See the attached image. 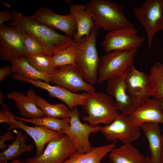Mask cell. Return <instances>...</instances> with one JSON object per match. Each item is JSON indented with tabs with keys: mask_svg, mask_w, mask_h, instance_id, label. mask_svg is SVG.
Instances as JSON below:
<instances>
[{
	"mask_svg": "<svg viewBox=\"0 0 163 163\" xmlns=\"http://www.w3.org/2000/svg\"><path fill=\"white\" fill-rule=\"evenodd\" d=\"M21 163H34L33 159L31 158H27L24 161H21Z\"/></svg>",
	"mask_w": 163,
	"mask_h": 163,
	"instance_id": "36",
	"label": "cell"
},
{
	"mask_svg": "<svg viewBox=\"0 0 163 163\" xmlns=\"http://www.w3.org/2000/svg\"><path fill=\"white\" fill-rule=\"evenodd\" d=\"M80 115L77 106L71 111L69 117V125L64 131L75 144L77 151L80 154H84L91 151L93 148L89 138L92 133L100 131L101 126H92L87 123H82L80 120Z\"/></svg>",
	"mask_w": 163,
	"mask_h": 163,
	"instance_id": "8",
	"label": "cell"
},
{
	"mask_svg": "<svg viewBox=\"0 0 163 163\" xmlns=\"http://www.w3.org/2000/svg\"><path fill=\"white\" fill-rule=\"evenodd\" d=\"M11 13L13 19L8 25L30 35L44 47L50 57L75 43L72 38L59 34L30 16L22 15L14 9Z\"/></svg>",
	"mask_w": 163,
	"mask_h": 163,
	"instance_id": "1",
	"label": "cell"
},
{
	"mask_svg": "<svg viewBox=\"0 0 163 163\" xmlns=\"http://www.w3.org/2000/svg\"><path fill=\"white\" fill-rule=\"evenodd\" d=\"M11 63L13 73L21 75L32 80H41L48 83L50 82V75L37 70L28 62L26 57H17Z\"/></svg>",
	"mask_w": 163,
	"mask_h": 163,
	"instance_id": "26",
	"label": "cell"
},
{
	"mask_svg": "<svg viewBox=\"0 0 163 163\" xmlns=\"http://www.w3.org/2000/svg\"><path fill=\"white\" fill-rule=\"evenodd\" d=\"M145 158L132 143L116 147L109 155L110 160L112 163H143Z\"/></svg>",
	"mask_w": 163,
	"mask_h": 163,
	"instance_id": "24",
	"label": "cell"
},
{
	"mask_svg": "<svg viewBox=\"0 0 163 163\" xmlns=\"http://www.w3.org/2000/svg\"><path fill=\"white\" fill-rule=\"evenodd\" d=\"M137 30L134 27H128L108 32L105 35L101 45L107 53L114 51H130L140 46L145 38L137 36Z\"/></svg>",
	"mask_w": 163,
	"mask_h": 163,
	"instance_id": "9",
	"label": "cell"
},
{
	"mask_svg": "<svg viewBox=\"0 0 163 163\" xmlns=\"http://www.w3.org/2000/svg\"><path fill=\"white\" fill-rule=\"evenodd\" d=\"M21 161L18 160H14L10 163H8L7 162L3 163H21Z\"/></svg>",
	"mask_w": 163,
	"mask_h": 163,
	"instance_id": "39",
	"label": "cell"
},
{
	"mask_svg": "<svg viewBox=\"0 0 163 163\" xmlns=\"http://www.w3.org/2000/svg\"><path fill=\"white\" fill-rule=\"evenodd\" d=\"M14 116L10 110L5 111L0 115V123H6L9 125L8 131L15 129H20L31 137L34 141L36 148L35 157H37L42 154L45 145L48 142L60 138L64 135L43 126H28L22 121L15 120Z\"/></svg>",
	"mask_w": 163,
	"mask_h": 163,
	"instance_id": "6",
	"label": "cell"
},
{
	"mask_svg": "<svg viewBox=\"0 0 163 163\" xmlns=\"http://www.w3.org/2000/svg\"><path fill=\"white\" fill-rule=\"evenodd\" d=\"M117 141L104 145L94 147L90 152L80 154L73 153L62 163H101L102 159L116 147Z\"/></svg>",
	"mask_w": 163,
	"mask_h": 163,
	"instance_id": "22",
	"label": "cell"
},
{
	"mask_svg": "<svg viewBox=\"0 0 163 163\" xmlns=\"http://www.w3.org/2000/svg\"><path fill=\"white\" fill-rule=\"evenodd\" d=\"M34 19L53 28L60 30L68 37H73L76 32L74 18L70 13L66 15L57 14L48 8L41 7L30 16Z\"/></svg>",
	"mask_w": 163,
	"mask_h": 163,
	"instance_id": "15",
	"label": "cell"
},
{
	"mask_svg": "<svg viewBox=\"0 0 163 163\" xmlns=\"http://www.w3.org/2000/svg\"><path fill=\"white\" fill-rule=\"evenodd\" d=\"M98 31L94 26L89 35L76 42L78 45L76 65L85 80L93 86L97 82L100 61L96 45Z\"/></svg>",
	"mask_w": 163,
	"mask_h": 163,
	"instance_id": "4",
	"label": "cell"
},
{
	"mask_svg": "<svg viewBox=\"0 0 163 163\" xmlns=\"http://www.w3.org/2000/svg\"><path fill=\"white\" fill-rule=\"evenodd\" d=\"M69 7V13L73 16L76 27V32L73 39L77 42L83 37L89 35L95 25L92 16L86 9L85 5L70 4Z\"/></svg>",
	"mask_w": 163,
	"mask_h": 163,
	"instance_id": "19",
	"label": "cell"
},
{
	"mask_svg": "<svg viewBox=\"0 0 163 163\" xmlns=\"http://www.w3.org/2000/svg\"><path fill=\"white\" fill-rule=\"evenodd\" d=\"M128 117L133 124L139 126L149 122L163 123V111L160 101L154 97L136 108Z\"/></svg>",
	"mask_w": 163,
	"mask_h": 163,
	"instance_id": "17",
	"label": "cell"
},
{
	"mask_svg": "<svg viewBox=\"0 0 163 163\" xmlns=\"http://www.w3.org/2000/svg\"><path fill=\"white\" fill-rule=\"evenodd\" d=\"M13 131L16 135V139L0 153V163L17 158L22 153L31 151L33 149L32 144H26L27 139V135L20 130L14 129Z\"/></svg>",
	"mask_w": 163,
	"mask_h": 163,
	"instance_id": "25",
	"label": "cell"
},
{
	"mask_svg": "<svg viewBox=\"0 0 163 163\" xmlns=\"http://www.w3.org/2000/svg\"><path fill=\"white\" fill-rule=\"evenodd\" d=\"M14 29L19 33L21 39L27 56L43 54L49 56L44 47L30 35L23 31Z\"/></svg>",
	"mask_w": 163,
	"mask_h": 163,
	"instance_id": "31",
	"label": "cell"
},
{
	"mask_svg": "<svg viewBox=\"0 0 163 163\" xmlns=\"http://www.w3.org/2000/svg\"><path fill=\"white\" fill-rule=\"evenodd\" d=\"M126 90L134 102L135 108L152 96V86L149 75L136 69L133 65L125 73Z\"/></svg>",
	"mask_w": 163,
	"mask_h": 163,
	"instance_id": "11",
	"label": "cell"
},
{
	"mask_svg": "<svg viewBox=\"0 0 163 163\" xmlns=\"http://www.w3.org/2000/svg\"><path fill=\"white\" fill-rule=\"evenodd\" d=\"M13 19L11 13L8 10H4L0 12V25L3 24L5 22H11Z\"/></svg>",
	"mask_w": 163,
	"mask_h": 163,
	"instance_id": "33",
	"label": "cell"
},
{
	"mask_svg": "<svg viewBox=\"0 0 163 163\" xmlns=\"http://www.w3.org/2000/svg\"><path fill=\"white\" fill-rule=\"evenodd\" d=\"M38 86L47 91L52 97L58 98L64 102L71 111L75 107L82 106L89 94L86 92L75 93L61 86H52L43 81L39 83Z\"/></svg>",
	"mask_w": 163,
	"mask_h": 163,
	"instance_id": "18",
	"label": "cell"
},
{
	"mask_svg": "<svg viewBox=\"0 0 163 163\" xmlns=\"http://www.w3.org/2000/svg\"><path fill=\"white\" fill-rule=\"evenodd\" d=\"M141 129L132 123L128 115L120 113L111 123L101 126L100 131L107 140H119L125 144L138 139L141 136Z\"/></svg>",
	"mask_w": 163,
	"mask_h": 163,
	"instance_id": "10",
	"label": "cell"
},
{
	"mask_svg": "<svg viewBox=\"0 0 163 163\" xmlns=\"http://www.w3.org/2000/svg\"><path fill=\"white\" fill-rule=\"evenodd\" d=\"M3 3V4H4L6 6L8 7H10V5H9V4H6V3H5L4 2Z\"/></svg>",
	"mask_w": 163,
	"mask_h": 163,
	"instance_id": "41",
	"label": "cell"
},
{
	"mask_svg": "<svg viewBox=\"0 0 163 163\" xmlns=\"http://www.w3.org/2000/svg\"><path fill=\"white\" fill-rule=\"evenodd\" d=\"M143 163H151L150 157L149 156H145L144 161Z\"/></svg>",
	"mask_w": 163,
	"mask_h": 163,
	"instance_id": "37",
	"label": "cell"
},
{
	"mask_svg": "<svg viewBox=\"0 0 163 163\" xmlns=\"http://www.w3.org/2000/svg\"><path fill=\"white\" fill-rule=\"evenodd\" d=\"M51 57L43 54L26 57L28 62L37 70L48 75L53 74L57 69L52 64Z\"/></svg>",
	"mask_w": 163,
	"mask_h": 163,
	"instance_id": "30",
	"label": "cell"
},
{
	"mask_svg": "<svg viewBox=\"0 0 163 163\" xmlns=\"http://www.w3.org/2000/svg\"><path fill=\"white\" fill-rule=\"evenodd\" d=\"M26 50L18 32L3 24L0 25V58L12 62L16 58L27 57Z\"/></svg>",
	"mask_w": 163,
	"mask_h": 163,
	"instance_id": "13",
	"label": "cell"
},
{
	"mask_svg": "<svg viewBox=\"0 0 163 163\" xmlns=\"http://www.w3.org/2000/svg\"><path fill=\"white\" fill-rule=\"evenodd\" d=\"M125 73L107 81V91L108 94L114 98L117 108L120 113L128 116L135 107L134 101L126 91Z\"/></svg>",
	"mask_w": 163,
	"mask_h": 163,
	"instance_id": "16",
	"label": "cell"
},
{
	"mask_svg": "<svg viewBox=\"0 0 163 163\" xmlns=\"http://www.w3.org/2000/svg\"><path fill=\"white\" fill-rule=\"evenodd\" d=\"M50 82L75 93L80 91L91 94L96 91L95 88L84 79L76 66L68 65L58 68L50 75Z\"/></svg>",
	"mask_w": 163,
	"mask_h": 163,
	"instance_id": "12",
	"label": "cell"
},
{
	"mask_svg": "<svg viewBox=\"0 0 163 163\" xmlns=\"http://www.w3.org/2000/svg\"><path fill=\"white\" fill-rule=\"evenodd\" d=\"M76 151V147L72 140L64 134L60 138L48 142L40 155L32 158L34 163H62Z\"/></svg>",
	"mask_w": 163,
	"mask_h": 163,
	"instance_id": "14",
	"label": "cell"
},
{
	"mask_svg": "<svg viewBox=\"0 0 163 163\" xmlns=\"http://www.w3.org/2000/svg\"><path fill=\"white\" fill-rule=\"evenodd\" d=\"M134 14L146 32L149 48L155 33L163 30V0H146L133 9Z\"/></svg>",
	"mask_w": 163,
	"mask_h": 163,
	"instance_id": "7",
	"label": "cell"
},
{
	"mask_svg": "<svg viewBox=\"0 0 163 163\" xmlns=\"http://www.w3.org/2000/svg\"><path fill=\"white\" fill-rule=\"evenodd\" d=\"M78 49V45L75 42L73 45L58 51L51 57L53 66L56 69L68 65L76 66L75 62Z\"/></svg>",
	"mask_w": 163,
	"mask_h": 163,
	"instance_id": "28",
	"label": "cell"
},
{
	"mask_svg": "<svg viewBox=\"0 0 163 163\" xmlns=\"http://www.w3.org/2000/svg\"><path fill=\"white\" fill-rule=\"evenodd\" d=\"M82 107L86 115L82 119L92 126L108 125L120 113L113 98L101 91L89 94Z\"/></svg>",
	"mask_w": 163,
	"mask_h": 163,
	"instance_id": "3",
	"label": "cell"
},
{
	"mask_svg": "<svg viewBox=\"0 0 163 163\" xmlns=\"http://www.w3.org/2000/svg\"><path fill=\"white\" fill-rule=\"evenodd\" d=\"M4 100V96L2 91H0V103L3 102Z\"/></svg>",
	"mask_w": 163,
	"mask_h": 163,
	"instance_id": "38",
	"label": "cell"
},
{
	"mask_svg": "<svg viewBox=\"0 0 163 163\" xmlns=\"http://www.w3.org/2000/svg\"><path fill=\"white\" fill-rule=\"evenodd\" d=\"M14 118L24 122L30 123L35 125L43 126L63 134L64 130L69 125V118L58 119L45 116L34 119H27L14 116Z\"/></svg>",
	"mask_w": 163,
	"mask_h": 163,
	"instance_id": "27",
	"label": "cell"
},
{
	"mask_svg": "<svg viewBox=\"0 0 163 163\" xmlns=\"http://www.w3.org/2000/svg\"><path fill=\"white\" fill-rule=\"evenodd\" d=\"M7 97L14 101L16 106L23 118L31 119L46 116L36 103L23 93L13 91L8 94Z\"/></svg>",
	"mask_w": 163,
	"mask_h": 163,
	"instance_id": "21",
	"label": "cell"
},
{
	"mask_svg": "<svg viewBox=\"0 0 163 163\" xmlns=\"http://www.w3.org/2000/svg\"><path fill=\"white\" fill-rule=\"evenodd\" d=\"M137 49L114 51L100 58L97 83L101 84L114 77L122 75L133 65Z\"/></svg>",
	"mask_w": 163,
	"mask_h": 163,
	"instance_id": "5",
	"label": "cell"
},
{
	"mask_svg": "<svg viewBox=\"0 0 163 163\" xmlns=\"http://www.w3.org/2000/svg\"><path fill=\"white\" fill-rule=\"evenodd\" d=\"M160 101L161 106L162 109V110L163 111V97L160 98L158 99Z\"/></svg>",
	"mask_w": 163,
	"mask_h": 163,
	"instance_id": "40",
	"label": "cell"
},
{
	"mask_svg": "<svg viewBox=\"0 0 163 163\" xmlns=\"http://www.w3.org/2000/svg\"><path fill=\"white\" fill-rule=\"evenodd\" d=\"M14 136L10 131L7 132L0 136V149L5 150L7 147L6 144L5 143V141L9 140H14Z\"/></svg>",
	"mask_w": 163,
	"mask_h": 163,
	"instance_id": "32",
	"label": "cell"
},
{
	"mask_svg": "<svg viewBox=\"0 0 163 163\" xmlns=\"http://www.w3.org/2000/svg\"><path fill=\"white\" fill-rule=\"evenodd\" d=\"M85 6L98 30L103 29L108 32L134 27L125 17L123 6L117 3L110 0H91Z\"/></svg>",
	"mask_w": 163,
	"mask_h": 163,
	"instance_id": "2",
	"label": "cell"
},
{
	"mask_svg": "<svg viewBox=\"0 0 163 163\" xmlns=\"http://www.w3.org/2000/svg\"><path fill=\"white\" fill-rule=\"evenodd\" d=\"M27 95L36 103L46 116L58 119H65L69 118L71 116V111L65 104H50L40 96L37 95L32 90L28 91Z\"/></svg>",
	"mask_w": 163,
	"mask_h": 163,
	"instance_id": "23",
	"label": "cell"
},
{
	"mask_svg": "<svg viewBox=\"0 0 163 163\" xmlns=\"http://www.w3.org/2000/svg\"><path fill=\"white\" fill-rule=\"evenodd\" d=\"M162 148L161 152L160 163H163V135H162Z\"/></svg>",
	"mask_w": 163,
	"mask_h": 163,
	"instance_id": "35",
	"label": "cell"
},
{
	"mask_svg": "<svg viewBox=\"0 0 163 163\" xmlns=\"http://www.w3.org/2000/svg\"><path fill=\"white\" fill-rule=\"evenodd\" d=\"M152 86V96L158 99L163 97V64L156 62L150 70Z\"/></svg>",
	"mask_w": 163,
	"mask_h": 163,
	"instance_id": "29",
	"label": "cell"
},
{
	"mask_svg": "<svg viewBox=\"0 0 163 163\" xmlns=\"http://www.w3.org/2000/svg\"><path fill=\"white\" fill-rule=\"evenodd\" d=\"M148 141L151 152V163H160L162 135L159 123L149 122L139 126Z\"/></svg>",
	"mask_w": 163,
	"mask_h": 163,
	"instance_id": "20",
	"label": "cell"
},
{
	"mask_svg": "<svg viewBox=\"0 0 163 163\" xmlns=\"http://www.w3.org/2000/svg\"><path fill=\"white\" fill-rule=\"evenodd\" d=\"M13 71L11 67L7 65L0 69V82L4 80L7 77L9 76Z\"/></svg>",
	"mask_w": 163,
	"mask_h": 163,
	"instance_id": "34",
	"label": "cell"
}]
</instances>
